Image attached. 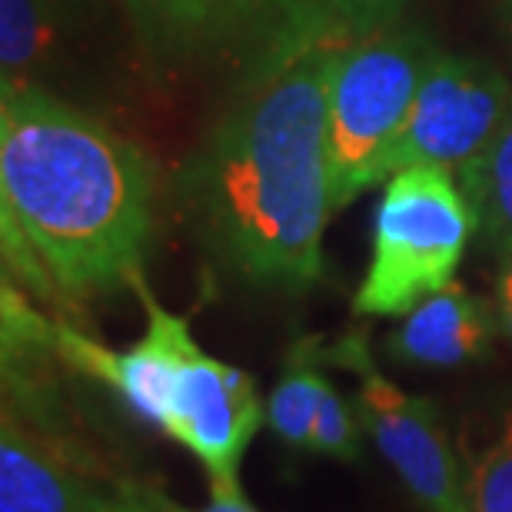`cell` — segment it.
Here are the masks:
<instances>
[{"instance_id":"6da1fadb","label":"cell","mask_w":512,"mask_h":512,"mask_svg":"<svg viewBox=\"0 0 512 512\" xmlns=\"http://www.w3.org/2000/svg\"><path fill=\"white\" fill-rule=\"evenodd\" d=\"M336 50L276 64L240 97L177 170V200L203 256L253 290L303 293L323 280L333 217L326 87Z\"/></svg>"},{"instance_id":"7a4b0ae2","label":"cell","mask_w":512,"mask_h":512,"mask_svg":"<svg viewBox=\"0 0 512 512\" xmlns=\"http://www.w3.org/2000/svg\"><path fill=\"white\" fill-rule=\"evenodd\" d=\"M4 253L64 300L133 290L153 237V167L137 143L37 84L0 94Z\"/></svg>"},{"instance_id":"3957f363","label":"cell","mask_w":512,"mask_h":512,"mask_svg":"<svg viewBox=\"0 0 512 512\" xmlns=\"http://www.w3.org/2000/svg\"><path fill=\"white\" fill-rule=\"evenodd\" d=\"M439 54L436 40L416 27H389L336 50L326 87L333 213L380 183V160L403 133Z\"/></svg>"},{"instance_id":"277c9868","label":"cell","mask_w":512,"mask_h":512,"mask_svg":"<svg viewBox=\"0 0 512 512\" xmlns=\"http://www.w3.org/2000/svg\"><path fill=\"white\" fill-rule=\"evenodd\" d=\"M473 233L476 213L453 170L433 163L396 170L376 207L370 270L353 296V310L406 316L453 283Z\"/></svg>"},{"instance_id":"5b68a950","label":"cell","mask_w":512,"mask_h":512,"mask_svg":"<svg viewBox=\"0 0 512 512\" xmlns=\"http://www.w3.org/2000/svg\"><path fill=\"white\" fill-rule=\"evenodd\" d=\"M153 70L237 67L243 80L283 64L303 0H124Z\"/></svg>"},{"instance_id":"8992f818","label":"cell","mask_w":512,"mask_h":512,"mask_svg":"<svg viewBox=\"0 0 512 512\" xmlns=\"http://www.w3.org/2000/svg\"><path fill=\"white\" fill-rule=\"evenodd\" d=\"M266 416L256 380L233 363L203 353L190 323L173 343L153 426L190 449L210 486H240V463Z\"/></svg>"},{"instance_id":"52a82bcc","label":"cell","mask_w":512,"mask_h":512,"mask_svg":"<svg viewBox=\"0 0 512 512\" xmlns=\"http://www.w3.org/2000/svg\"><path fill=\"white\" fill-rule=\"evenodd\" d=\"M326 363H336L360 380L353 403L360 409L366 433L380 446L403 486L419 499V506L426 512H476L433 399L413 396L386 380L370 353L366 333L353 330L326 346Z\"/></svg>"},{"instance_id":"ba28073f","label":"cell","mask_w":512,"mask_h":512,"mask_svg":"<svg viewBox=\"0 0 512 512\" xmlns=\"http://www.w3.org/2000/svg\"><path fill=\"white\" fill-rule=\"evenodd\" d=\"M512 114V80L483 57L439 54L426 70L416 104L393 147L380 160V183L396 170L433 163L463 170Z\"/></svg>"},{"instance_id":"9c48e42d","label":"cell","mask_w":512,"mask_h":512,"mask_svg":"<svg viewBox=\"0 0 512 512\" xmlns=\"http://www.w3.org/2000/svg\"><path fill=\"white\" fill-rule=\"evenodd\" d=\"M496 330V306L453 280L403 316L389 353L409 366H463L489 353Z\"/></svg>"},{"instance_id":"30bf717a","label":"cell","mask_w":512,"mask_h":512,"mask_svg":"<svg viewBox=\"0 0 512 512\" xmlns=\"http://www.w3.org/2000/svg\"><path fill=\"white\" fill-rule=\"evenodd\" d=\"M100 489L70 463L64 449L30 433L4 409L0 429V512H90Z\"/></svg>"},{"instance_id":"8fae6325","label":"cell","mask_w":512,"mask_h":512,"mask_svg":"<svg viewBox=\"0 0 512 512\" xmlns=\"http://www.w3.org/2000/svg\"><path fill=\"white\" fill-rule=\"evenodd\" d=\"M469 207L476 213V233L499 263L512 256V114L496 133V140L456 170Z\"/></svg>"},{"instance_id":"7c38bea8","label":"cell","mask_w":512,"mask_h":512,"mask_svg":"<svg viewBox=\"0 0 512 512\" xmlns=\"http://www.w3.org/2000/svg\"><path fill=\"white\" fill-rule=\"evenodd\" d=\"M406 0H303L300 20H296L286 60L306 54V50H343L373 34L396 27Z\"/></svg>"},{"instance_id":"4fadbf2b","label":"cell","mask_w":512,"mask_h":512,"mask_svg":"<svg viewBox=\"0 0 512 512\" xmlns=\"http://www.w3.org/2000/svg\"><path fill=\"white\" fill-rule=\"evenodd\" d=\"M323 363L326 350L313 336L296 340L286 353L280 383L266 399V423L283 443L303 449L310 446L316 409H320L323 393L330 389V380L323 376Z\"/></svg>"},{"instance_id":"5bb4252c","label":"cell","mask_w":512,"mask_h":512,"mask_svg":"<svg viewBox=\"0 0 512 512\" xmlns=\"http://www.w3.org/2000/svg\"><path fill=\"white\" fill-rule=\"evenodd\" d=\"M70 0H0V64L4 84H30L27 74L54 47Z\"/></svg>"},{"instance_id":"9a60e30c","label":"cell","mask_w":512,"mask_h":512,"mask_svg":"<svg viewBox=\"0 0 512 512\" xmlns=\"http://www.w3.org/2000/svg\"><path fill=\"white\" fill-rule=\"evenodd\" d=\"M466 486L476 512H512V413L503 416L489 443L469 453Z\"/></svg>"},{"instance_id":"2e32d148","label":"cell","mask_w":512,"mask_h":512,"mask_svg":"<svg viewBox=\"0 0 512 512\" xmlns=\"http://www.w3.org/2000/svg\"><path fill=\"white\" fill-rule=\"evenodd\" d=\"M363 416L356 403H350L340 389L330 383V389L320 399V409H316L313 419V433H310V446L313 453L340 459V463H353L360 456V443H363Z\"/></svg>"},{"instance_id":"e0dca14e","label":"cell","mask_w":512,"mask_h":512,"mask_svg":"<svg viewBox=\"0 0 512 512\" xmlns=\"http://www.w3.org/2000/svg\"><path fill=\"white\" fill-rule=\"evenodd\" d=\"M90 512H167L160 506L157 489L147 483H133V479H124V483H114L104 493L100 489L97 503L90 506Z\"/></svg>"},{"instance_id":"ac0fdd59","label":"cell","mask_w":512,"mask_h":512,"mask_svg":"<svg viewBox=\"0 0 512 512\" xmlns=\"http://www.w3.org/2000/svg\"><path fill=\"white\" fill-rule=\"evenodd\" d=\"M157 499L167 512H260L243 499L240 486H210V503L203 509H187V506L173 503V499L167 493H160V489H157Z\"/></svg>"},{"instance_id":"d6986e66","label":"cell","mask_w":512,"mask_h":512,"mask_svg":"<svg viewBox=\"0 0 512 512\" xmlns=\"http://www.w3.org/2000/svg\"><path fill=\"white\" fill-rule=\"evenodd\" d=\"M496 316L499 330L512 340V256L499 263V280H496Z\"/></svg>"},{"instance_id":"ffe728a7","label":"cell","mask_w":512,"mask_h":512,"mask_svg":"<svg viewBox=\"0 0 512 512\" xmlns=\"http://www.w3.org/2000/svg\"><path fill=\"white\" fill-rule=\"evenodd\" d=\"M499 30H503L509 54H512V0H499Z\"/></svg>"}]
</instances>
